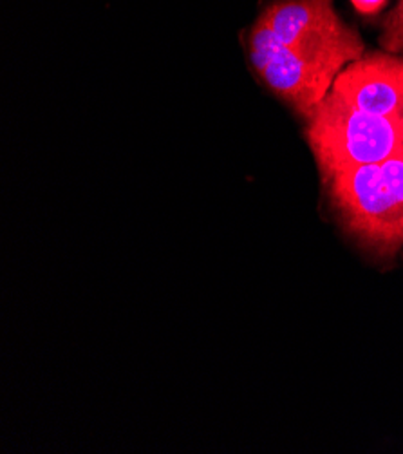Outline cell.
<instances>
[{"label":"cell","mask_w":403,"mask_h":454,"mask_svg":"<svg viewBox=\"0 0 403 454\" xmlns=\"http://www.w3.org/2000/svg\"><path fill=\"white\" fill-rule=\"evenodd\" d=\"M306 134L326 179L403 153L399 121L356 109L333 90L307 120Z\"/></svg>","instance_id":"1"},{"label":"cell","mask_w":403,"mask_h":454,"mask_svg":"<svg viewBox=\"0 0 403 454\" xmlns=\"http://www.w3.org/2000/svg\"><path fill=\"white\" fill-rule=\"evenodd\" d=\"M286 48L337 76L364 53V42L345 26L333 0H279L260 13Z\"/></svg>","instance_id":"2"},{"label":"cell","mask_w":403,"mask_h":454,"mask_svg":"<svg viewBox=\"0 0 403 454\" xmlns=\"http://www.w3.org/2000/svg\"><path fill=\"white\" fill-rule=\"evenodd\" d=\"M329 198L345 229L382 254L403 245V201L387 187L380 165H364L335 174Z\"/></svg>","instance_id":"3"},{"label":"cell","mask_w":403,"mask_h":454,"mask_svg":"<svg viewBox=\"0 0 403 454\" xmlns=\"http://www.w3.org/2000/svg\"><path fill=\"white\" fill-rule=\"evenodd\" d=\"M248 51L252 67L264 83L306 120L315 113L335 83V73L304 60L281 43L262 15L257 17L250 31Z\"/></svg>","instance_id":"4"},{"label":"cell","mask_w":403,"mask_h":454,"mask_svg":"<svg viewBox=\"0 0 403 454\" xmlns=\"http://www.w3.org/2000/svg\"><path fill=\"white\" fill-rule=\"evenodd\" d=\"M353 107L399 121L403 113V59L373 53L340 71L331 87Z\"/></svg>","instance_id":"5"},{"label":"cell","mask_w":403,"mask_h":454,"mask_svg":"<svg viewBox=\"0 0 403 454\" xmlns=\"http://www.w3.org/2000/svg\"><path fill=\"white\" fill-rule=\"evenodd\" d=\"M380 43L387 53H398L403 50V0L387 15Z\"/></svg>","instance_id":"6"},{"label":"cell","mask_w":403,"mask_h":454,"mask_svg":"<svg viewBox=\"0 0 403 454\" xmlns=\"http://www.w3.org/2000/svg\"><path fill=\"white\" fill-rule=\"evenodd\" d=\"M380 167L387 187L398 196L399 201H403V153L385 160L380 163Z\"/></svg>","instance_id":"7"},{"label":"cell","mask_w":403,"mask_h":454,"mask_svg":"<svg viewBox=\"0 0 403 454\" xmlns=\"http://www.w3.org/2000/svg\"><path fill=\"white\" fill-rule=\"evenodd\" d=\"M351 3L360 13L375 15L387 4V0H351Z\"/></svg>","instance_id":"8"},{"label":"cell","mask_w":403,"mask_h":454,"mask_svg":"<svg viewBox=\"0 0 403 454\" xmlns=\"http://www.w3.org/2000/svg\"><path fill=\"white\" fill-rule=\"evenodd\" d=\"M399 129H401V138H403V113H401V118H399Z\"/></svg>","instance_id":"9"}]
</instances>
